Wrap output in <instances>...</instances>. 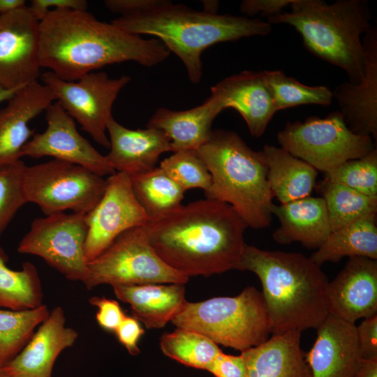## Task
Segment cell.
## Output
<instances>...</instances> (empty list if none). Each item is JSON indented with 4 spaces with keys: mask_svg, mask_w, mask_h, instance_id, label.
I'll return each instance as SVG.
<instances>
[{
    "mask_svg": "<svg viewBox=\"0 0 377 377\" xmlns=\"http://www.w3.org/2000/svg\"><path fill=\"white\" fill-rule=\"evenodd\" d=\"M89 302L98 308L96 319L104 330L114 332L126 316L116 300L105 297H93Z\"/></svg>",
    "mask_w": 377,
    "mask_h": 377,
    "instance_id": "38",
    "label": "cell"
},
{
    "mask_svg": "<svg viewBox=\"0 0 377 377\" xmlns=\"http://www.w3.org/2000/svg\"><path fill=\"white\" fill-rule=\"evenodd\" d=\"M317 189L325 200L332 231L362 219L376 216L377 197L325 179L320 182Z\"/></svg>",
    "mask_w": 377,
    "mask_h": 377,
    "instance_id": "31",
    "label": "cell"
},
{
    "mask_svg": "<svg viewBox=\"0 0 377 377\" xmlns=\"http://www.w3.org/2000/svg\"><path fill=\"white\" fill-rule=\"evenodd\" d=\"M160 348L165 355L185 366L207 371L222 353L218 344L208 337L181 327L163 334Z\"/></svg>",
    "mask_w": 377,
    "mask_h": 377,
    "instance_id": "32",
    "label": "cell"
},
{
    "mask_svg": "<svg viewBox=\"0 0 377 377\" xmlns=\"http://www.w3.org/2000/svg\"><path fill=\"white\" fill-rule=\"evenodd\" d=\"M364 48V73L357 84L348 81L338 85L333 92L344 121L355 133L371 136L377 141V27L362 38Z\"/></svg>",
    "mask_w": 377,
    "mask_h": 377,
    "instance_id": "17",
    "label": "cell"
},
{
    "mask_svg": "<svg viewBox=\"0 0 377 377\" xmlns=\"http://www.w3.org/2000/svg\"><path fill=\"white\" fill-rule=\"evenodd\" d=\"M203 2V10L208 13H217L219 8V2L217 1H205Z\"/></svg>",
    "mask_w": 377,
    "mask_h": 377,
    "instance_id": "47",
    "label": "cell"
},
{
    "mask_svg": "<svg viewBox=\"0 0 377 377\" xmlns=\"http://www.w3.org/2000/svg\"><path fill=\"white\" fill-rule=\"evenodd\" d=\"M24 163L0 165V239L17 211L27 202L24 192Z\"/></svg>",
    "mask_w": 377,
    "mask_h": 377,
    "instance_id": "37",
    "label": "cell"
},
{
    "mask_svg": "<svg viewBox=\"0 0 377 377\" xmlns=\"http://www.w3.org/2000/svg\"><path fill=\"white\" fill-rule=\"evenodd\" d=\"M20 89L8 90L0 87V103L9 100Z\"/></svg>",
    "mask_w": 377,
    "mask_h": 377,
    "instance_id": "48",
    "label": "cell"
},
{
    "mask_svg": "<svg viewBox=\"0 0 377 377\" xmlns=\"http://www.w3.org/2000/svg\"><path fill=\"white\" fill-rule=\"evenodd\" d=\"M114 332L119 341L131 355H136L140 353L138 343L145 334V330L138 320L133 316H126Z\"/></svg>",
    "mask_w": 377,
    "mask_h": 377,
    "instance_id": "40",
    "label": "cell"
},
{
    "mask_svg": "<svg viewBox=\"0 0 377 377\" xmlns=\"http://www.w3.org/2000/svg\"><path fill=\"white\" fill-rule=\"evenodd\" d=\"M64 110L89 133L96 142L110 148L107 126L112 118L113 104L131 77L110 78L103 71L89 73L73 82L65 81L47 71L41 75Z\"/></svg>",
    "mask_w": 377,
    "mask_h": 377,
    "instance_id": "12",
    "label": "cell"
},
{
    "mask_svg": "<svg viewBox=\"0 0 377 377\" xmlns=\"http://www.w3.org/2000/svg\"><path fill=\"white\" fill-rule=\"evenodd\" d=\"M0 377H15L13 372L6 367H0Z\"/></svg>",
    "mask_w": 377,
    "mask_h": 377,
    "instance_id": "49",
    "label": "cell"
},
{
    "mask_svg": "<svg viewBox=\"0 0 377 377\" xmlns=\"http://www.w3.org/2000/svg\"><path fill=\"white\" fill-rule=\"evenodd\" d=\"M197 151L212 177L205 197L230 205L248 227H269L274 204L262 150L252 149L235 131L216 129Z\"/></svg>",
    "mask_w": 377,
    "mask_h": 377,
    "instance_id": "6",
    "label": "cell"
},
{
    "mask_svg": "<svg viewBox=\"0 0 377 377\" xmlns=\"http://www.w3.org/2000/svg\"><path fill=\"white\" fill-rule=\"evenodd\" d=\"M237 269L259 278L272 334L316 329L328 315V279L310 257L244 245Z\"/></svg>",
    "mask_w": 377,
    "mask_h": 377,
    "instance_id": "3",
    "label": "cell"
},
{
    "mask_svg": "<svg viewBox=\"0 0 377 377\" xmlns=\"http://www.w3.org/2000/svg\"><path fill=\"white\" fill-rule=\"evenodd\" d=\"M305 359L311 377H353L362 360L356 326L328 314Z\"/></svg>",
    "mask_w": 377,
    "mask_h": 377,
    "instance_id": "19",
    "label": "cell"
},
{
    "mask_svg": "<svg viewBox=\"0 0 377 377\" xmlns=\"http://www.w3.org/2000/svg\"><path fill=\"white\" fill-rule=\"evenodd\" d=\"M24 192L27 202L36 204L45 214H87L101 199L107 180L77 164L53 159L26 166Z\"/></svg>",
    "mask_w": 377,
    "mask_h": 377,
    "instance_id": "9",
    "label": "cell"
},
{
    "mask_svg": "<svg viewBox=\"0 0 377 377\" xmlns=\"http://www.w3.org/2000/svg\"><path fill=\"white\" fill-rule=\"evenodd\" d=\"M155 0H106L105 5L110 11L121 16L130 15L151 6Z\"/></svg>",
    "mask_w": 377,
    "mask_h": 377,
    "instance_id": "44",
    "label": "cell"
},
{
    "mask_svg": "<svg viewBox=\"0 0 377 377\" xmlns=\"http://www.w3.org/2000/svg\"><path fill=\"white\" fill-rule=\"evenodd\" d=\"M293 0H244L239 6V10L246 17H253L259 13L269 17L282 12L291 4Z\"/></svg>",
    "mask_w": 377,
    "mask_h": 377,
    "instance_id": "43",
    "label": "cell"
},
{
    "mask_svg": "<svg viewBox=\"0 0 377 377\" xmlns=\"http://www.w3.org/2000/svg\"><path fill=\"white\" fill-rule=\"evenodd\" d=\"M221 112L209 96L201 105L185 110L159 108L149 119L147 128L163 131L170 140L173 152L197 150L209 139L213 121Z\"/></svg>",
    "mask_w": 377,
    "mask_h": 377,
    "instance_id": "26",
    "label": "cell"
},
{
    "mask_svg": "<svg viewBox=\"0 0 377 377\" xmlns=\"http://www.w3.org/2000/svg\"><path fill=\"white\" fill-rule=\"evenodd\" d=\"M289 12L267 17L272 24H288L301 35L306 49L316 57L345 71L350 82L364 77L363 36L371 28L367 0H293Z\"/></svg>",
    "mask_w": 377,
    "mask_h": 377,
    "instance_id": "5",
    "label": "cell"
},
{
    "mask_svg": "<svg viewBox=\"0 0 377 377\" xmlns=\"http://www.w3.org/2000/svg\"><path fill=\"white\" fill-rule=\"evenodd\" d=\"M107 132L110 152L105 156L115 172L133 175L151 170L163 153L172 151L169 138L159 129H130L112 117Z\"/></svg>",
    "mask_w": 377,
    "mask_h": 377,
    "instance_id": "21",
    "label": "cell"
},
{
    "mask_svg": "<svg viewBox=\"0 0 377 377\" xmlns=\"http://www.w3.org/2000/svg\"><path fill=\"white\" fill-rule=\"evenodd\" d=\"M111 23L130 34L157 37L181 59L193 84L201 80V54L205 49L219 43L266 36L272 30L269 23L260 19L200 11L167 0H155L148 8Z\"/></svg>",
    "mask_w": 377,
    "mask_h": 377,
    "instance_id": "4",
    "label": "cell"
},
{
    "mask_svg": "<svg viewBox=\"0 0 377 377\" xmlns=\"http://www.w3.org/2000/svg\"><path fill=\"white\" fill-rule=\"evenodd\" d=\"M85 215L61 212L34 219L17 251L39 256L66 279L84 283L88 275Z\"/></svg>",
    "mask_w": 377,
    "mask_h": 377,
    "instance_id": "11",
    "label": "cell"
},
{
    "mask_svg": "<svg viewBox=\"0 0 377 377\" xmlns=\"http://www.w3.org/2000/svg\"><path fill=\"white\" fill-rule=\"evenodd\" d=\"M301 332L274 334L257 346L240 353L245 377H311L301 348Z\"/></svg>",
    "mask_w": 377,
    "mask_h": 377,
    "instance_id": "23",
    "label": "cell"
},
{
    "mask_svg": "<svg viewBox=\"0 0 377 377\" xmlns=\"http://www.w3.org/2000/svg\"><path fill=\"white\" fill-rule=\"evenodd\" d=\"M159 167L185 191L201 188L205 192L211 186V175L197 150L173 152L161 162Z\"/></svg>",
    "mask_w": 377,
    "mask_h": 377,
    "instance_id": "35",
    "label": "cell"
},
{
    "mask_svg": "<svg viewBox=\"0 0 377 377\" xmlns=\"http://www.w3.org/2000/svg\"><path fill=\"white\" fill-rule=\"evenodd\" d=\"M85 0H31L28 6L31 13L39 22L53 10H87Z\"/></svg>",
    "mask_w": 377,
    "mask_h": 377,
    "instance_id": "42",
    "label": "cell"
},
{
    "mask_svg": "<svg viewBox=\"0 0 377 377\" xmlns=\"http://www.w3.org/2000/svg\"><path fill=\"white\" fill-rule=\"evenodd\" d=\"M117 297L131 306L133 317L147 329L163 327L185 307L184 284L113 286Z\"/></svg>",
    "mask_w": 377,
    "mask_h": 377,
    "instance_id": "25",
    "label": "cell"
},
{
    "mask_svg": "<svg viewBox=\"0 0 377 377\" xmlns=\"http://www.w3.org/2000/svg\"><path fill=\"white\" fill-rule=\"evenodd\" d=\"M277 140L282 149L325 174L376 149L371 136L356 134L348 127L339 110L325 118L288 121L278 132Z\"/></svg>",
    "mask_w": 377,
    "mask_h": 377,
    "instance_id": "8",
    "label": "cell"
},
{
    "mask_svg": "<svg viewBox=\"0 0 377 377\" xmlns=\"http://www.w3.org/2000/svg\"><path fill=\"white\" fill-rule=\"evenodd\" d=\"M106 180L103 195L85 215L84 253L88 263L105 251L122 232L145 226L149 220L134 195L128 175L116 172Z\"/></svg>",
    "mask_w": 377,
    "mask_h": 377,
    "instance_id": "13",
    "label": "cell"
},
{
    "mask_svg": "<svg viewBox=\"0 0 377 377\" xmlns=\"http://www.w3.org/2000/svg\"><path fill=\"white\" fill-rule=\"evenodd\" d=\"M128 176L134 195L149 220L166 215L182 205L185 191L160 167Z\"/></svg>",
    "mask_w": 377,
    "mask_h": 377,
    "instance_id": "29",
    "label": "cell"
},
{
    "mask_svg": "<svg viewBox=\"0 0 377 377\" xmlns=\"http://www.w3.org/2000/svg\"><path fill=\"white\" fill-rule=\"evenodd\" d=\"M328 314L354 323L377 314V260L351 257L328 283Z\"/></svg>",
    "mask_w": 377,
    "mask_h": 377,
    "instance_id": "16",
    "label": "cell"
},
{
    "mask_svg": "<svg viewBox=\"0 0 377 377\" xmlns=\"http://www.w3.org/2000/svg\"><path fill=\"white\" fill-rule=\"evenodd\" d=\"M325 179L362 194L377 197V149L361 158L344 162L325 173Z\"/></svg>",
    "mask_w": 377,
    "mask_h": 377,
    "instance_id": "36",
    "label": "cell"
},
{
    "mask_svg": "<svg viewBox=\"0 0 377 377\" xmlns=\"http://www.w3.org/2000/svg\"><path fill=\"white\" fill-rule=\"evenodd\" d=\"M262 151L270 189L281 204L310 195L316 185V169L281 147L265 145Z\"/></svg>",
    "mask_w": 377,
    "mask_h": 377,
    "instance_id": "27",
    "label": "cell"
},
{
    "mask_svg": "<svg viewBox=\"0 0 377 377\" xmlns=\"http://www.w3.org/2000/svg\"><path fill=\"white\" fill-rule=\"evenodd\" d=\"M221 111L232 108L244 119L251 135L260 138L277 112L263 71H243L211 87Z\"/></svg>",
    "mask_w": 377,
    "mask_h": 377,
    "instance_id": "18",
    "label": "cell"
},
{
    "mask_svg": "<svg viewBox=\"0 0 377 377\" xmlns=\"http://www.w3.org/2000/svg\"><path fill=\"white\" fill-rule=\"evenodd\" d=\"M55 99L49 87L35 82L17 91L0 109V165L20 160L23 147L35 134L29 121Z\"/></svg>",
    "mask_w": 377,
    "mask_h": 377,
    "instance_id": "20",
    "label": "cell"
},
{
    "mask_svg": "<svg viewBox=\"0 0 377 377\" xmlns=\"http://www.w3.org/2000/svg\"><path fill=\"white\" fill-rule=\"evenodd\" d=\"M39 27L40 66L65 81L127 61L151 67L170 54L160 40L130 34L87 10H50Z\"/></svg>",
    "mask_w": 377,
    "mask_h": 377,
    "instance_id": "2",
    "label": "cell"
},
{
    "mask_svg": "<svg viewBox=\"0 0 377 377\" xmlns=\"http://www.w3.org/2000/svg\"><path fill=\"white\" fill-rule=\"evenodd\" d=\"M46 129L35 133L23 147L22 157L52 156L81 165L104 177L116 172L101 154L77 131L75 120L58 102L45 110Z\"/></svg>",
    "mask_w": 377,
    "mask_h": 377,
    "instance_id": "15",
    "label": "cell"
},
{
    "mask_svg": "<svg viewBox=\"0 0 377 377\" xmlns=\"http://www.w3.org/2000/svg\"><path fill=\"white\" fill-rule=\"evenodd\" d=\"M171 323L240 352L258 346L272 334L263 295L253 286L246 287L234 297L188 302Z\"/></svg>",
    "mask_w": 377,
    "mask_h": 377,
    "instance_id": "7",
    "label": "cell"
},
{
    "mask_svg": "<svg viewBox=\"0 0 377 377\" xmlns=\"http://www.w3.org/2000/svg\"><path fill=\"white\" fill-rule=\"evenodd\" d=\"M353 377H377V358L362 359Z\"/></svg>",
    "mask_w": 377,
    "mask_h": 377,
    "instance_id": "45",
    "label": "cell"
},
{
    "mask_svg": "<svg viewBox=\"0 0 377 377\" xmlns=\"http://www.w3.org/2000/svg\"><path fill=\"white\" fill-rule=\"evenodd\" d=\"M279 221L273 232L275 242L280 244L300 242L308 249H317L332 232L328 214L322 197L307 196L272 209Z\"/></svg>",
    "mask_w": 377,
    "mask_h": 377,
    "instance_id": "24",
    "label": "cell"
},
{
    "mask_svg": "<svg viewBox=\"0 0 377 377\" xmlns=\"http://www.w3.org/2000/svg\"><path fill=\"white\" fill-rule=\"evenodd\" d=\"M26 6L24 0H0V15L7 13Z\"/></svg>",
    "mask_w": 377,
    "mask_h": 377,
    "instance_id": "46",
    "label": "cell"
},
{
    "mask_svg": "<svg viewBox=\"0 0 377 377\" xmlns=\"http://www.w3.org/2000/svg\"><path fill=\"white\" fill-rule=\"evenodd\" d=\"M65 323L63 309L55 307L22 351L6 366L15 377H52L57 357L78 337L77 332Z\"/></svg>",
    "mask_w": 377,
    "mask_h": 377,
    "instance_id": "22",
    "label": "cell"
},
{
    "mask_svg": "<svg viewBox=\"0 0 377 377\" xmlns=\"http://www.w3.org/2000/svg\"><path fill=\"white\" fill-rule=\"evenodd\" d=\"M247 227L230 205L207 198L182 205L145 226L157 256L188 278L237 269Z\"/></svg>",
    "mask_w": 377,
    "mask_h": 377,
    "instance_id": "1",
    "label": "cell"
},
{
    "mask_svg": "<svg viewBox=\"0 0 377 377\" xmlns=\"http://www.w3.org/2000/svg\"><path fill=\"white\" fill-rule=\"evenodd\" d=\"M355 256L377 260L376 216L362 219L332 231L310 258L320 266Z\"/></svg>",
    "mask_w": 377,
    "mask_h": 377,
    "instance_id": "28",
    "label": "cell"
},
{
    "mask_svg": "<svg viewBox=\"0 0 377 377\" xmlns=\"http://www.w3.org/2000/svg\"><path fill=\"white\" fill-rule=\"evenodd\" d=\"M277 111L302 105L328 106L333 92L327 86H309L279 70L263 71Z\"/></svg>",
    "mask_w": 377,
    "mask_h": 377,
    "instance_id": "34",
    "label": "cell"
},
{
    "mask_svg": "<svg viewBox=\"0 0 377 377\" xmlns=\"http://www.w3.org/2000/svg\"><path fill=\"white\" fill-rule=\"evenodd\" d=\"M50 313L43 304L22 311L0 309V367L8 365L22 351L35 327Z\"/></svg>",
    "mask_w": 377,
    "mask_h": 377,
    "instance_id": "33",
    "label": "cell"
},
{
    "mask_svg": "<svg viewBox=\"0 0 377 377\" xmlns=\"http://www.w3.org/2000/svg\"><path fill=\"white\" fill-rule=\"evenodd\" d=\"M40 22L28 6L0 15V87L20 89L40 76Z\"/></svg>",
    "mask_w": 377,
    "mask_h": 377,
    "instance_id": "14",
    "label": "cell"
},
{
    "mask_svg": "<svg viewBox=\"0 0 377 377\" xmlns=\"http://www.w3.org/2000/svg\"><path fill=\"white\" fill-rule=\"evenodd\" d=\"M207 371L215 377L246 376L245 363L241 354L232 355L222 352L216 358Z\"/></svg>",
    "mask_w": 377,
    "mask_h": 377,
    "instance_id": "41",
    "label": "cell"
},
{
    "mask_svg": "<svg viewBox=\"0 0 377 377\" xmlns=\"http://www.w3.org/2000/svg\"><path fill=\"white\" fill-rule=\"evenodd\" d=\"M188 279L157 256L143 226L122 232L105 251L88 263L84 284L90 290L102 284H185Z\"/></svg>",
    "mask_w": 377,
    "mask_h": 377,
    "instance_id": "10",
    "label": "cell"
},
{
    "mask_svg": "<svg viewBox=\"0 0 377 377\" xmlns=\"http://www.w3.org/2000/svg\"><path fill=\"white\" fill-rule=\"evenodd\" d=\"M356 334L362 358H377V314L364 318L356 326Z\"/></svg>",
    "mask_w": 377,
    "mask_h": 377,
    "instance_id": "39",
    "label": "cell"
},
{
    "mask_svg": "<svg viewBox=\"0 0 377 377\" xmlns=\"http://www.w3.org/2000/svg\"><path fill=\"white\" fill-rule=\"evenodd\" d=\"M8 258L0 246V307L31 309L42 305L43 293L36 267L29 262L20 271L6 265Z\"/></svg>",
    "mask_w": 377,
    "mask_h": 377,
    "instance_id": "30",
    "label": "cell"
}]
</instances>
